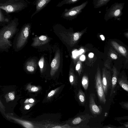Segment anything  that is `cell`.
<instances>
[{
	"label": "cell",
	"instance_id": "8",
	"mask_svg": "<svg viewBox=\"0 0 128 128\" xmlns=\"http://www.w3.org/2000/svg\"><path fill=\"white\" fill-rule=\"evenodd\" d=\"M32 40L33 42L31 46L36 48H40L47 45L50 39L47 35H42L34 38Z\"/></svg>",
	"mask_w": 128,
	"mask_h": 128
},
{
	"label": "cell",
	"instance_id": "5",
	"mask_svg": "<svg viewBox=\"0 0 128 128\" xmlns=\"http://www.w3.org/2000/svg\"><path fill=\"white\" fill-rule=\"evenodd\" d=\"M95 85L98 97L100 102L104 104L106 101L102 86L100 74L98 72L95 80Z\"/></svg>",
	"mask_w": 128,
	"mask_h": 128
},
{
	"label": "cell",
	"instance_id": "7",
	"mask_svg": "<svg viewBox=\"0 0 128 128\" xmlns=\"http://www.w3.org/2000/svg\"><path fill=\"white\" fill-rule=\"evenodd\" d=\"M112 76L110 72L104 70L103 72L102 83L105 96H106L108 91L111 89L112 85Z\"/></svg>",
	"mask_w": 128,
	"mask_h": 128
},
{
	"label": "cell",
	"instance_id": "25",
	"mask_svg": "<svg viewBox=\"0 0 128 128\" xmlns=\"http://www.w3.org/2000/svg\"><path fill=\"white\" fill-rule=\"evenodd\" d=\"M0 22H8V19L5 18L4 16L1 9H0Z\"/></svg>",
	"mask_w": 128,
	"mask_h": 128
},
{
	"label": "cell",
	"instance_id": "35",
	"mask_svg": "<svg viewBox=\"0 0 128 128\" xmlns=\"http://www.w3.org/2000/svg\"><path fill=\"white\" fill-rule=\"evenodd\" d=\"M85 56L84 55H82L80 58V59L82 61H84L85 60Z\"/></svg>",
	"mask_w": 128,
	"mask_h": 128
},
{
	"label": "cell",
	"instance_id": "30",
	"mask_svg": "<svg viewBox=\"0 0 128 128\" xmlns=\"http://www.w3.org/2000/svg\"><path fill=\"white\" fill-rule=\"evenodd\" d=\"M120 123L122 125V128H128V122H125L124 123L120 122Z\"/></svg>",
	"mask_w": 128,
	"mask_h": 128
},
{
	"label": "cell",
	"instance_id": "12",
	"mask_svg": "<svg viewBox=\"0 0 128 128\" xmlns=\"http://www.w3.org/2000/svg\"><path fill=\"white\" fill-rule=\"evenodd\" d=\"M51 0H36V10L31 16V18L39 12Z\"/></svg>",
	"mask_w": 128,
	"mask_h": 128
},
{
	"label": "cell",
	"instance_id": "28",
	"mask_svg": "<svg viewBox=\"0 0 128 128\" xmlns=\"http://www.w3.org/2000/svg\"><path fill=\"white\" fill-rule=\"evenodd\" d=\"M34 104V103L26 104H25L24 108L26 110H28L32 107Z\"/></svg>",
	"mask_w": 128,
	"mask_h": 128
},
{
	"label": "cell",
	"instance_id": "40",
	"mask_svg": "<svg viewBox=\"0 0 128 128\" xmlns=\"http://www.w3.org/2000/svg\"><path fill=\"white\" fill-rule=\"evenodd\" d=\"M52 128H62V127H61L60 126H55L54 127H52Z\"/></svg>",
	"mask_w": 128,
	"mask_h": 128
},
{
	"label": "cell",
	"instance_id": "19",
	"mask_svg": "<svg viewBox=\"0 0 128 128\" xmlns=\"http://www.w3.org/2000/svg\"><path fill=\"white\" fill-rule=\"evenodd\" d=\"M4 97L6 101L7 102L13 100H14L15 98L14 92H9L6 94Z\"/></svg>",
	"mask_w": 128,
	"mask_h": 128
},
{
	"label": "cell",
	"instance_id": "6",
	"mask_svg": "<svg viewBox=\"0 0 128 128\" xmlns=\"http://www.w3.org/2000/svg\"><path fill=\"white\" fill-rule=\"evenodd\" d=\"M88 2V1H87L80 5L66 10L63 14V17L71 18L77 16L81 12L82 10L87 4Z\"/></svg>",
	"mask_w": 128,
	"mask_h": 128
},
{
	"label": "cell",
	"instance_id": "4",
	"mask_svg": "<svg viewBox=\"0 0 128 128\" xmlns=\"http://www.w3.org/2000/svg\"><path fill=\"white\" fill-rule=\"evenodd\" d=\"M124 3V2H115L112 4L108 9L104 16L106 20L114 18L116 19L120 17L122 14V10Z\"/></svg>",
	"mask_w": 128,
	"mask_h": 128
},
{
	"label": "cell",
	"instance_id": "41",
	"mask_svg": "<svg viewBox=\"0 0 128 128\" xmlns=\"http://www.w3.org/2000/svg\"><path fill=\"white\" fill-rule=\"evenodd\" d=\"M124 34V35L128 38V32L125 33Z\"/></svg>",
	"mask_w": 128,
	"mask_h": 128
},
{
	"label": "cell",
	"instance_id": "26",
	"mask_svg": "<svg viewBox=\"0 0 128 128\" xmlns=\"http://www.w3.org/2000/svg\"><path fill=\"white\" fill-rule=\"evenodd\" d=\"M82 120V119L80 117H77L74 119L72 121V123L74 124H76L80 123Z\"/></svg>",
	"mask_w": 128,
	"mask_h": 128
},
{
	"label": "cell",
	"instance_id": "10",
	"mask_svg": "<svg viewBox=\"0 0 128 128\" xmlns=\"http://www.w3.org/2000/svg\"><path fill=\"white\" fill-rule=\"evenodd\" d=\"M89 107L91 112L94 114H99L102 112V108L100 106L96 104L94 96L90 94L89 98Z\"/></svg>",
	"mask_w": 128,
	"mask_h": 128
},
{
	"label": "cell",
	"instance_id": "34",
	"mask_svg": "<svg viewBox=\"0 0 128 128\" xmlns=\"http://www.w3.org/2000/svg\"><path fill=\"white\" fill-rule=\"evenodd\" d=\"M80 68V64H78L76 67V70H79Z\"/></svg>",
	"mask_w": 128,
	"mask_h": 128
},
{
	"label": "cell",
	"instance_id": "20",
	"mask_svg": "<svg viewBox=\"0 0 128 128\" xmlns=\"http://www.w3.org/2000/svg\"><path fill=\"white\" fill-rule=\"evenodd\" d=\"M82 85L85 90L87 89L89 84L88 79L87 77L84 76L82 78Z\"/></svg>",
	"mask_w": 128,
	"mask_h": 128
},
{
	"label": "cell",
	"instance_id": "9",
	"mask_svg": "<svg viewBox=\"0 0 128 128\" xmlns=\"http://www.w3.org/2000/svg\"><path fill=\"white\" fill-rule=\"evenodd\" d=\"M38 58L35 57L28 59L24 63V66L25 69L29 72H34L38 66Z\"/></svg>",
	"mask_w": 128,
	"mask_h": 128
},
{
	"label": "cell",
	"instance_id": "39",
	"mask_svg": "<svg viewBox=\"0 0 128 128\" xmlns=\"http://www.w3.org/2000/svg\"><path fill=\"white\" fill-rule=\"evenodd\" d=\"M100 36L101 37L102 40H105V38L104 36L102 35H100Z\"/></svg>",
	"mask_w": 128,
	"mask_h": 128
},
{
	"label": "cell",
	"instance_id": "15",
	"mask_svg": "<svg viewBox=\"0 0 128 128\" xmlns=\"http://www.w3.org/2000/svg\"><path fill=\"white\" fill-rule=\"evenodd\" d=\"M7 116L8 118L20 124L25 128H33L34 127V125L30 122L22 120L8 116Z\"/></svg>",
	"mask_w": 128,
	"mask_h": 128
},
{
	"label": "cell",
	"instance_id": "2",
	"mask_svg": "<svg viewBox=\"0 0 128 128\" xmlns=\"http://www.w3.org/2000/svg\"><path fill=\"white\" fill-rule=\"evenodd\" d=\"M31 28L30 23L25 24L16 34L13 43L15 51L17 52L21 50L26 45L30 34Z\"/></svg>",
	"mask_w": 128,
	"mask_h": 128
},
{
	"label": "cell",
	"instance_id": "13",
	"mask_svg": "<svg viewBox=\"0 0 128 128\" xmlns=\"http://www.w3.org/2000/svg\"><path fill=\"white\" fill-rule=\"evenodd\" d=\"M111 44L112 46L119 53L124 56H126L127 51L124 47L120 46L114 41H111Z\"/></svg>",
	"mask_w": 128,
	"mask_h": 128
},
{
	"label": "cell",
	"instance_id": "33",
	"mask_svg": "<svg viewBox=\"0 0 128 128\" xmlns=\"http://www.w3.org/2000/svg\"><path fill=\"white\" fill-rule=\"evenodd\" d=\"M110 56L111 58L112 59L116 60L118 58L117 56L114 54L111 53L110 54Z\"/></svg>",
	"mask_w": 128,
	"mask_h": 128
},
{
	"label": "cell",
	"instance_id": "38",
	"mask_svg": "<svg viewBox=\"0 0 128 128\" xmlns=\"http://www.w3.org/2000/svg\"><path fill=\"white\" fill-rule=\"evenodd\" d=\"M94 56V54L92 53H90L89 54V56L90 58H92Z\"/></svg>",
	"mask_w": 128,
	"mask_h": 128
},
{
	"label": "cell",
	"instance_id": "3",
	"mask_svg": "<svg viewBox=\"0 0 128 128\" xmlns=\"http://www.w3.org/2000/svg\"><path fill=\"white\" fill-rule=\"evenodd\" d=\"M30 4L27 0H0V9L8 14L18 12L26 8Z\"/></svg>",
	"mask_w": 128,
	"mask_h": 128
},
{
	"label": "cell",
	"instance_id": "21",
	"mask_svg": "<svg viewBox=\"0 0 128 128\" xmlns=\"http://www.w3.org/2000/svg\"><path fill=\"white\" fill-rule=\"evenodd\" d=\"M80 0H63L60 3L58 6H61L64 4H70L76 3Z\"/></svg>",
	"mask_w": 128,
	"mask_h": 128
},
{
	"label": "cell",
	"instance_id": "16",
	"mask_svg": "<svg viewBox=\"0 0 128 128\" xmlns=\"http://www.w3.org/2000/svg\"><path fill=\"white\" fill-rule=\"evenodd\" d=\"M38 65L40 72L42 73L48 66L47 60L44 55L42 56L38 61Z\"/></svg>",
	"mask_w": 128,
	"mask_h": 128
},
{
	"label": "cell",
	"instance_id": "27",
	"mask_svg": "<svg viewBox=\"0 0 128 128\" xmlns=\"http://www.w3.org/2000/svg\"><path fill=\"white\" fill-rule=\"evenodd\" d=\"M115 119L118 121L122 120H128V116L117 117L115 118Z\"/></svg>",
	"mask_w": 128,
	"mask_h": 128
},
{
	"label": "cell",
	"instance_id": "17",
	"mask_svg": "<svg viewBox=\"0 0 128 128\" xmlns=\"http://www.w3.org/2000/svg\"><path fill=\"white\" fill-rule=\"evenodd\" d=\"M26 88V90H28L30 92H34L38 91L40 89V88L39 87L28 84L27 85Z\"/></svg>",
	"mask_w": 128,
	"mask_h": 128
},
{
	"label": "cell",
	"instance_id": "36",
	"mask_svg": "<svg viewBox=\"0 0 128 128\" xmlns=\"http://www.w3.org/2000/svg\"><path fill=\"white\" fill-rule=\"evenodd\" d=\"M84 52V50L83 49H81L79 51H78V52L79 54H82Z\"/></svg>",
	"mask_w": 128,
	"mask_h": 128
},
{
	"label": "cell",
	"instance_id": "1",
	"mask_svg": "<svg viewBox=\"0 0 128 128\" xmlns=\"http://www.w3.org/2000/svg\"><path fill=\"white\" fill-rule=\"evenodd\" d=\"M18 19L15 18L7 25L3 27L0 30V51H6L12 46L10 40L19 31L17 28Z\"/></svg>",
	"mask_w": 128,
	"mask_h": 128
},
{
	"label": "cell",
	"instance_id": "24",
	"mask_svg": "<svg viewBox=\"0 0 128 128\" xmlns=\"http://www.w3.org/2000/svg\"><path fill=\"white\" fill-rule=\"evenodd\" d=\"M59 89V88H57L54 90L51 91L48 94L47 98H49L53 96Z\"/></svg>",
	"mask_w": 128,
	"mask_h": 128
},
{
	"label": "cell",
	"instance_id": "22",
	"mask_svg": "<svg viewBox=\"0 0 128 128\" xmlns=\"http://www.w3.org/2000/svg\"><path fill=\"white\" fill-rule=\"evenodd\" d=\"M110 0H98L96 5V8H99L106 5Z\"/></svg>",
	"mask_w": 128,
	"mask_h": 128
},
{
	"label": "cell",
	"instance_id": "23",
	"mask_svg": "<svg viewBox=\"0 0 128 128\" xmlns=\"http://www.w3.org/2000/svg\"><path fill=\"white\" fill-rule=\"evenodd\" d=\"M119 104L122 108L128 110V102L122 101L120 102Z\"/></svg>",
	"mask_w": 128,
	"mask_h": 128
},
{
	"label": "cell",
	"instance_id": "11",
	"mask_svg": "<svg viewBox=\"0 0 128 128\" xmlns=\"http://www.w3.org/2000/svg\"><path fill=\"white\" fill-rule=\"evenodd\" d=\"M113 74L112 76V87L110 89V96H111L113 93L115 88L118 82V79L119 72L116 68L114 66L112 69Z\"/></svg>",
	"mask_w": 128,
	"mask_h": 128
},
{
	"label": "cell",
	"instance_id": "37",
	"mask_svg": "<svg viewBox=\"0 0 128 128\" xmlns=\"http://www.w3.org/2000/svg\"><path fill=\"white\" fill-rule=\"evenodd\" d=\"M0 108L4 110V106L3 105L1 101H0Z\"/></svg>",
	"mask_w": 128,
	"mask_h": 128
},
{
	"label": "cell",
	"instance_id": "31",
	"mask_svg": "<svg viewBox=\"0 0 128 128\" xmlns=\"http://www.w3.org/2000/svg\"><path fill=\"white\" fill-rule=\"evenodd\" d=\"M79 34L78 33H75L74 34V40H77L79 38Z\"/></svg>",
	"mask_w": 128,
	"mask_h": 128
},
{
	"label": "cell",
	"instance_id": "32",
	"mask_svg": "<svg viewBox=\"0 0 128 128\" xmlns=\"http://www.w3.org/2000/svg\"><path fill=\"white\" fill-rule=\"evenodd\" d=\"M78 51L74 50L72 52L73 56L74 58H76V56H78Z\"/></svg>",
	"mask_w": 128,
	"mask_h": 128
},
{
	"label": "cell",
	"instance_id": "14",
	"mask_svg": "<svg viewBox=\"0 0 128 128\" xmlns=\"http://www.w3.org/2000/svg\"><path fill=\"white\" fill-rule=\"evenodd\" d=\"M118 82L124 90L128 92V80L126 76L123 75L118 77Z\"/></svg>",
	"mask_w": 128,
	"mask_h": 128
},
{
	"label": "cell",
	"instance_id": "29",
	"mask_svg": "<svg viewBox=\"0 0 128 128\" xmlns=\"http://www.w3.org/2000/svg\"><path fill=\"white\" fill-rule=\"evenodd\" d=\"M34 100L32 98H29L26 99L24 102V104L32 103H34Z\"/></svg>",
	"mask_w": 128,
	"mask_h": 128
},
{
	"label": "cell",
	"instance_id": "18",
	"mask_svg": "<svg viewBox=\"0 0 128 128\" xmlns=\"http://www.w3.org/2000/svg\"><path fill=\"white\" fill-rule=\"evenodd\" d=\"M78 97L80 102L82 104H84L86 100L84 92L79 90L78 94Z\"/></svg>",
	"mask_w": 128,
	"mask_h": 128
}]
</instances>
